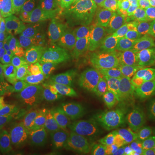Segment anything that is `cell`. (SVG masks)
<instances>
[{"label":"cell","instance_id":"obj_1","mask_svg":"<svg viewBox=\"0 0 155 155\" xmlns=\"http://www.w3.org/2000/svg\"><path fill=\"white\" fill-rule=\"evenodd\" d=\"M140 117V110L132 98L108 92L90 97L78 124L79 127L103 124L117 127L136 122Z\"/></svg>","mask_w":155,"mask_h":155},{"label":"cell","instance_id":"obj_2","mask_svg":"<svg viewBox=\"0 0 155 155\" xmlns=\"http://www.w3.org/2000/svg\"><path fill=\"white\" fill-rule=\"evenodd\" d=\"M122 22L123 18L118 15L103 21H90L77 12L61 24L56 46H72L104 38L116 28H122Z\"/></svg>","mask_w":155,"mask_h":155},{"label":"cell","instance_id":"obj_3","mask_svg":"<svg viewBox=\"0 0 155 155\" xmlns=\"http://www.w3.org/2000/svg\"><path fill=\"white\" fill-rule=\"evenodd\" d=\"M133 59L132 50L117 42L112 37H104L97 51L96 61V69L101 85L108 88L116 83Z\"/></svg>","mask_w":155,"mask_h":155},{"label":"cell","instance_id":"obj_4","mask_svg":"<svg viewBox=\"0 0 155 155\" xmlns=\"http://www.w3.org/2000/svg\"><path fill=\"white\" fill-rule=\"evenodd\" d=\"M11 59L15 67L31 70L43 66L52 55L45 41L26 29H22L9 37Z\"/></svg>","mask_w":155,"mask_h":155},{"label":"cell","instance_id":"obj_5","mask_svg":"<svg viewBox=\"0 0 155 155\" xmlns=\"http://www.w3.org/2000/svg\"><path fill=\"white\" fill-rule=\"evenodd\" d=\"M91 96L78 91H65L50 102L49 115L57 128L76 124Z\"/></svg>","mask_w":155,"mask_h":155},{"label":"cell","instance_id":"obj_6","mask_svg":"<svg viewBox=\"0 0 155 155\" xmlns=\"http://www.w3.org/2000/svg\"><path fill=\"white\" fill-rule=\"evenodd\" d=\"M153 81L147 62L134 58L117 79L116 88L129 97L141 100L149 94Z\"/></svg>","mask_w":155,"mask_h":155},{"label":"cell","instance_id":"obj_7","mask_svg":"<svg viewBox=\"0 0 155 155\" xmlns=\"http://www.w3.org/2000/svg\"><path fill=\"white\" fill-rule=\"evenodd\" d=\"M123 28L137 49L146 52L155 50V4L145 6L138 16L123 25Z\"/></svg>","mask_w":155,"mask_h":155},{"label":"cell","instance_id":"obj_8","mask_svg":"<svg viewBox=\"0 0 155 155\" xmlns=\"http://www.w3.org/2000/svg\"><path fill=\"white\" fill-rule=\"evenodd\" d=\"M25 0H5V11L2 19V29L5 35H11L25 28Z\"/></svg>","mask_w":155,"mask_h":155},{"label":"cell","instance_id":"obj_9","mask_svg":"<svg viewBox=\"0 0 155 155\" xmlns=\"http://www.w3.org/2000/svg\"><path fill=\"white\" fill-rule=\"evenodd\" d=\"M80 127L83 131L86 147L91 155H98L116 130L115 127L103 124H91Z\"/></svg>","mask_w":155,"mask_h":155},{"label":"cell","instance_id":"obj_10","mask_svg":"<svg viewBox=\"0 0 155 155\" xmlns=\"http://www.w3.org/2000/svg\"><path fill=\"white\" fill-rule=\"evenodd\" d=\"M116 5L113 0H80L78 13L90 21H103L116 16Z\"/></svg>","mask_w":155,"mask_h":155},{"label":"cell","instance_id":"obj_11","mask_svg":"<svg viewBox=\"0 0 155 155\" xmlns=\"http://www.w3.org/2000/svg\"><path fill=\"white\" fill-rule=\"evenodd\" d=\"M7 149L10 155H32L34 137L21 126L5 131Z\"/></svg>","mask_w":155,"mask_h":155},{"label":"cell","instance_id":"obj_12","mask_svg":"<svg viewBox=\"0 0 155 155\" xmlns=\"http://www.w3.org/2000/svg\"><path fill=\"white\" fill-rule=\"evenodd\" d=\"M78 48L63 50L52 54L50 58L43 64L41 69L60 76H66L69 71L77 64Z\"/></svg>","mask_w":155,"mask_h":155},{"label":"cell","instance_id":"obj_13","mask_svg":"<svg viewBox=\"0 0 155 155\" xmlns=\"http://www.w3.org/2000/svg\"><path fill=\"white\" fill-rule=\"evenodd\" d=\"M38 79L41 91L48 97L54 98L65 91H68V82L66 76L56 75L41 69Z\"/></svg>","mask_w":155,"mask_h":155},{"label":"cell","instance_id":"obj_14","mask_svg":"<svg viewBox=\"0 0 155 155\" xmlns=\"http://www.w3.org/2000/svg\"><path fill=\"white\" fill-rule=\"evenodd\" d=\"M17 84V93L19 98L29 107L35 96L41 91L38 82L31 77L26 70L20 69L13 74Z\"/></svg>","mask_w":155,"mask_h":155},{"label":"cell","instance_id":"obj_15","mask_svg":"<svg viewBox=\"0 0 155 155\" xmlns=\"http://www.w3.org/2000/svg\"><path fill=\"white\" fill-rule=\"evenodd\" d=\"M58 129L50 128L34 137L32 155H48L54 150L61 148L58 140Z\"/></svg>","mask_w":155,"mask_h":155},{"label":"cell","instance_id":"obj_16","mask_svg":"<svg viewBox=\"0 0 155 155\" xmlns=\"http://www.w3.org/2000/svg\"><path fill=\"white\" fill-rule=\"evenodd\" d=\"M22 127L33 137L47 129L57 127L51 117L45 114H40L35 111H28L22 120Z\"/></svg>","mask_w":155,"mask_h":155},{"label":"cell","instance_id":"obj_17","mask_svg":"<svg viewBox=\"0 0 155 155\" xmlns=\"http://www.w3.org/2000/svg\"><path fill=\"white\" fill-rule=\"evenodd\" d=\"M58 140L62 149L72 150L86 147L83 131L78 123L69 127L59 128Z\"/></svg>","mask_w":155,"mask_h":155},{"label":"cell","instance_id":"obj_18","mask_svg":"<svg viewBox=\"0 0 155 155\" xmlns=\"http://www.w3.org/2000/svg\"><path fill=\"white\" fill-rule=\"evenodd\" d=\"M54 0H25V28H37L45 11Z\"/></svg>","mask_w":155,"mask_h":155},{"label":"cell","instance_id":"obj_19","mask_svg":"<svg viewBox=\"0 0 155 155\" xmlns=\"http://www.w3.org/2000/svg\"><path fill=\"white\" fill-rule=\"evenodd\" d=\"M70 11L69 0H54L45 11L40 25L45 23L62 24L67 20ZM39 25V26H40Z\"/></svg>","mask_w":155,"mask_h":155},{"label":"cell","instance_id":"obj_20","mask_svg":"<svg viewBox=\"0 0 155 155\" xmlns=\"http://www.w3.org/2000/svg\"><path fill=\"white\" fill-rule=\"evenodd\" d=\"M153 148V140L150 138H143L127 146L104 151L100 155H151Z\"/></svg>","mask_w":155,"mask_h":155},{"label":"cell","instance_id":"obj_21","mask_svg":"<svg viewBox=\"0 0 155 155\" xmlns=\"http://www.w3.org/2000/svg\"><path fill=\"white\" fill-rule=\"evenodd\" d=\"M147 5V0H121L118 6L123 17H133L138 16Z\"/></svg>","mask_w":155,"mask_h":155},{"label":"cell","instance_id":"obj_22","mask_svg":"<svg viewBox=\"0 0 155 155\" xmlns=\"http://www.w3.org/2000/svg\"><path fill=\"white\" fill-rule=\"evenodd\" d=\"M39 35L46 43L56 46L59 35L61 31V24L45 23L39 26Z\"/></svg>","mask_w":155,"mask_h":155},{"label":"cell","instance_id":"obj_23","mask_svg":"<svg viewBox=\"0 0 155 155\" xmlns=\"http://www.w3.org/2000/svg\"><path fill=\"white\" fill-rule=\"evenodd\" d=\"M23 116H24L23 114L11 106L8 109V110L5 113V115L0 119V123L2 124L3 127L6 128L21 127L22 124Z\"/></svg>","mask_w":155,"mask_h":155},{"label":"cell","instance_id":"obj_24","mask_svg":"<svg viewBox=\"0 0 155 155\" xmlns=\"http://www.w3.org/2000/svg\"><path fill=\"white\" fill-rule=\"evenodd\" d=\"M90 75H91V69L86 65L76 64L66 75L68 82V91L71 84L80 79L90 78Z\"/></svg>","mask_w":155,"mask_h":155},{"label":"cell","instance_id":"obj_25","mask_svg":"<svg viewBox=\"0 0 155 155\" xmlns=\"http://www.w3.org/2000/svg\"><path fill=\"white\" fill-rule=\"evenodd\" d=\"M28 108L29 110L35 111L40 114H45L46 112L49 111L50 108V103L48 100V97L41 91H39L35 96Z\"/></svg>","mask_w":155,"mask_h":155},{"label":"cell","instance_id":"obj_26","mask_svg":"<svg viewBox=\"0 0 155 155\" xmlns=\"http://www.w3.org/2000/svg\"><path fill=\"white\" fill-rule=\"evenodd\" d=\"M11 59V43L9 38L4 35L0 43V64H10Z\"/></svg>","mask_w":155,"mask_h":155},{"label":"cell","instance_id":"obj_27","mask_svg":"<svg viewBox=\"0 0 155 155\" xmlns=\"http://www.w3.org/2000/svg\"><path fill=\"white\" fill-rule=\"evenodd\" d=\"M143 111L151 117L155 116V79H153L150 89L149 94L143 105Z\"/></svg>","mask_w":155,"mask_h":155},{"label":"cell","instance_id":"obj_28","mask_svg":"<svg viewBox=\"0 0 155 155\" xmlns=\"http://www.w3.org/2000/svg\"><path fill=\"white\" fill-rule=\"evenodd\" d=\"M91 82L90 78L80 79L71 84L69 91H78V92L86 93L91 87Z\"/></svg>","mask_w":155,"mask_h":155},{"label":"cell","instance_id":"obj_29","mask_svg":"<svg viewBox=\"0 0 155 155\" xmlns=\"http://www.w3.org/2000/svg\"><path fill=\"white\" fill-rule=\"evenodd\" d=\"M48 155H91V153L86 147H81L72 150L59 148V149L54 150Z\"/></svg>","mask_w":155,"mask_h":155},{"label":"cell","instance_id":"obj_30","mask_svg":"<svg viewBox=\"0 0 155 155\" xmlns=\"http://www.w3.org/2000/svg\"><path fill=\"white\" fill-rule=\"evenodd\" d=\"M15 72L13 66L10 64H0V83L7 84Z\"/></svg>","mask_w":155,"mask_h":155},{"label":"cell","instance_id":"obj_31","mask_svg":"<svg viewBox=\"0 0 155 155\" xmlns=\"http://www.w3.org/2000/svg\"><path fill=\"white\" fill-rule=\"evenodd\" d=\"M6 95L8 96V97L10 98L11 102L15 101V100L19 99L18 97V93H17V84L15 81V78L12 77L10 78V80L7 83V91H6Z\"/></svg>","mask_w":155,"mask_h":155},{"label":"cell","instance_id":"obj_32","mask_svg":"<svg viewBox=\"0 0 155 155\" xmlns=\"http://www.w3.org/2000/svg\"><path fill=\"white\" fill-rule=\"evenodd\" d=\"M6 129L0 127V155H8L7 142H6Z\"/></svg>","mask_w":155,"mask_h":155},{"label":"cell","instance_id":"obj_33","mask_svg":"<svg viewBox=\"0 0 155 155\" xmlns=\"http://www.w3.org/2000/svg\"><path fill=\"white\" fill-rule=\"evenodd\" d=\"M11 106V101L8 97L7 95H4L2 97H0V119L2 118V116L5 115L6 111L8 110V109Z\"/></svg>","mask_w":155,"mask_h":155},{"label":"cell","instance_id":"obj_34","mask_svg":"<svg viewBox=\"0 0 155 155\" xmlns=\"http://www.w3.org/2000/svg\"><path fill=\"white\" fill-rule=\"evenodd\" d=\"M11 106L14 109H16L17 110L21 112L23 115H25L28 111H29V108L28 107V105L23 101L20 99V98L17 100H15L13 102H11Z\"/></svg>","mask_w":155,"mask_h":155},{"label":"cell","instance_id":"obj_35","mask_svg":"<svg viewBox=\"0 0 155 155\" xmlns=\"http://www.w3.org/2000/svg\"><path fill=\"white\" fill-rule=\"evenodd\" d=\"M146 62H147V66L149 69L150 73L153 77V79H155V55L152 56Z\"/></svg>","mask_w":155,"mask_h":155},{"label":"cell","instance_id":"obj_36","mask_svg":"<svg viewBox=\"0 0 155 155\" xmlns=\"http://www.w3.org/2000/svg\"><path fill=\"white\" fill-rule=\"evenodd\" d=\"M5 0H0V22H2V19L5 15Z\"/></svg>","mask_w":155,"mask_h":155},{"label":"cell","instance_id":"obj_37","mask_svg":"<svg viewBox=\"0 0 155 155\" xmlns=\"http://www.w3.org/2000/svg\"><path fill=\"white\" fill-rule=\"evenodd\" d=\"M155 4V0H147V5L146 6H150L153 5Z\"/></svg>","mask_w":155,"mask_h":155},{"label":"cell","instance_id":"obj_38","mask_svg":"<svg viewBox=\"0 0 155 155\" xmlns=\"http://www.w3.org/2000/svg\"><path fill=\"white\" fill-rule=\"evenodd\" d=\"M3 29H2V24H1V22H0V40H1V38L4 36V35H3Z\"/></svg>","mask_w":155,"mask_h":155},{"label":"cell","instance_id":"obj_39","mask_svg":"<svg viewBox=\"0 0 155 155\" xmlns=\"http://www.w3.org/2000/svg\"><path fill=\"white\" fill-rule=\"evenodd\" d=\"M114 1V3H115V5H116V7L118 8V6L120 5V3H121V0H113Z\"/></svg>","mask_w":155,"mask_h":155}]
</instances>
